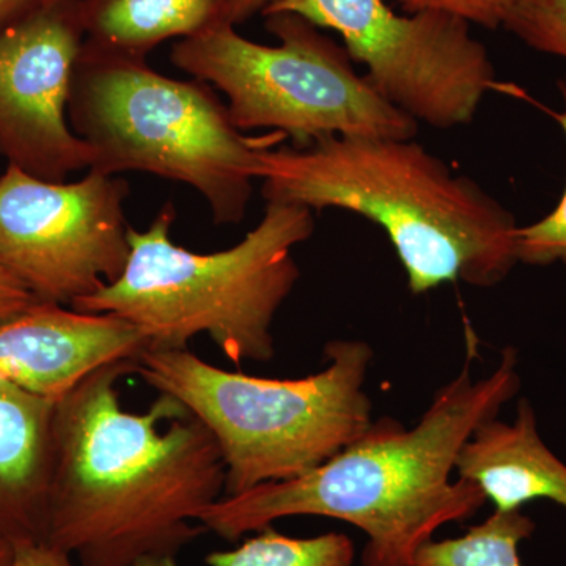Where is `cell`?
Wrapping results in <instances>:
<instances>
[{"label": "cell", "instance_id": "6da1fadb", "mask_svg": "<svg viewBox=\"0 0 566 566\" xmlns=\"http://www.w3.org/2000/svg\"><path fill=\"white\" fill-rule=\"evenodd\" d=\"M133 374L136 360L103 365L55 406L44 543L81 566L177 556L226 493L221 450L180 401L159 394L145 412L122 408L118 381Z\"/></svg>", "mask_w": 566, "mask_h": 566}, {"label": "cell", "instance_id": "7a4b0ae2", "mask_svg": "<svg viewBox=\"0 0 566 566\" xmlns=\"http://www.w3.org/2000/svg\"><path fill=\"white\" fill-rule=\"evenodd\" d=\"M469 342L463 370L436 392L412 428L392 417L371 422L326 463L294 479L222 495L197 517L205 531L237 542L290 516L345 521L367 534L364 566H411L446 524L463 523L486 502L471 480L452 479L458 455L480 424L497 417L521 386L517 354L474 379Z\"/></svg>", "mask_w": 566, "mask_h": 566}, {"label": "cell", "instance_id": "3957f363", "mask_svg": "<svg viewBox=\"0 0 566 566\" xmlns=\"http://www.w3.org/2000/svg\"><path fill=\"white\" fill-rule=\"evenodd\" d=\"M260 180L266 203L337 208L381 227L415 294L450 282L491 289L517 263L515 216L415 139L273 147L262 155Z\"/></svg>", "mask_w": 566, "mask_h": 566}, {"label": "cell", "instance_id": "277c9868", "mask_svg": "<svg viewBox=\"0 0 566 566\" xmlns=\"http://www.w3.org/2000/svg\"><path fill=\"white\" fill-rule=\"evenodd\" d=\"M175 218L167 203L145 232L129 227L132 251L120 277L71 308L132 323L150 349H188L207 334L234 365L273 359L271 327L300 281L293 249L314 234V211L268 202L241 243L212 253L175 244Z\"/></svg>", "mask_w": 566, "mask_h": 566}, {"label": "cell", "instance_id": "5b68a950", "mask_svg": "<svg viewBox=\"0 0 566 566\" xmlns=\"http://www.w3.org/2000/svg\"><path fill=\"white\" fill-rule=\"evenodd\" d=\"M324 357L319 374L270 379L222 370L189 349H147L136 375L210 431L226 464L223 495H233L318 468L374 422L364 390L374 349L331 340Z\"/></svg>", "mask_w": 566, "mask_h": 566}, {"label": "cell", "instance_id": "8992f818", "mask_svg": "<svg viewBox=\"0 0 566 566\" xmlns=\"http://www.w3.org/2000/svg\"><path fill=\"white\" fill-rule=\"evenodd\" d=\"M210 85L178 81L145 61L82 46L69 122L93 153L91 169L139 170L202 193L218 226L243 221L262 155L283 134L248 137Z\"/></svg>", "mask_w": 566, "mask_h": 566}, {"label": "cell", "instance_id": "52a82bcc", "mask_svg": "<svg viewBox=\"0 0 566 566\" xmlns=\"http://www.w3.org/2000/svg\"><path fill=\"white\" fill-rule=\"evenodd\" d=\"M279 44L244 39L230 22L175 43L170 61L229 99L240 132L274 129L307 148L326 137L411 140L415 118L386 102L353 69L344 46L294 13H270Z\"/></svg>", "mask_w": 566, "mask_h": 566}, {"label": "cell", "instance_id": "ba28073f", "mask_svg": "<svg viewBox=\"0 0 566 566\" xmlns=\"http://www.w3.org/2000/svg\"><path fill=\"white\" fill-rule=\"evenodd\" d=\"M270 13H294L337 32L352 61L386 102L439 129L474 122L493 91L495 70L471 24L444 13H395L386 0H277Z\"/></svg>", "mask_w": 566, "mask_h": 566}, {"label": "cell", "instance_id": "9c48e42d", "mask_svg": "<svg viewBox=\"0 0 566 566\" xmlns=\"http://www.w3.org/2000/svg\"><path fill=\"white\" fill-rule=\"evenodd\" d=\"M125 178L88 169L80 181L0 175V259L41 303L71 307L117 281L129 259Z\"/></svg>", "mask_w": 566, "mask_h": 566}, {"label": "cell", "instance_id": "30bf717a", "mask_svg": "<svg viewBox=\"0 0 566 566\" xmlns=\"http://www.w3.org/2000/svg\"><path fill=\"white\" fill-rule=\"evenodd\" d=\"M84 41L81 0H44L0 29V155L41 180L62 182L93 166L69 122Z\"/></svg>", "mask_w": 566, "mask_h": 566}, {"label": "cell", "instance_id": "8fae6325", "mask_svg": "<svg viewBox=\"0 0 566 566\" xmlns=\"http://www.w3.org/2000/svg\"><path fill=\"white\" fill-rule=\"evenodd\" d=\"M150 349L118 316L35 303L0 322V378L59 401L103 365L137 360Z\"/></svg>", "mask_w": 566, "mask_h": 566}, {"label": "cell", "instance_id": "7c38bea8", "mask_svg": "<svg viewBox=\"0 0 566 566\" xmlns=\"http://www.w3.org/2000/svg\"><path fill=\"white\" fill-rule=\"evenodd\" d=\"M57 401L0 378V539L44 542Z\"/></svg>", "mask_w": 566, "mask_h": 566}, {"label": "cell", "instance_id": "4fadbf2b", "mask_svg": "<svg viewBox=\"0 0 566 566\" xmlns=\"http://www.w3.org/2000/svg\"><path fill=\"white\" fill-rule=\"evenodd\" d=\"M455 471L483 491L495 512H515L536 499L566 509V464L539 438L527 400L520 401L512 423L495 417L480 424L461 449Z\"/></svg>", "mask_w": 566, "mask_h": 566}, {"label": "cell", "instance_id": "5bb4252c", "mask_svg": "<svg viewBox=\"0 0 566 566\" xmlns=\"http://www.w3.org/2000/svg\"><path fill=\"white\" fill-rule=\"evenodd\" d=\"M229 0H81L85 44L145 61L163 41L191 39L226 21Z\"/></svg>", "mask_w": 566, "mask_h": 566}, {"label": "cell", "instance_id": "9a60e30c", "mask_svg": "<svg viewBox=\"0 0 566 566\" xmlns=\"http://www.w3.org/2000/svg\"><path fill=\"white\" fill-rule=\"evenodd\" d=\"M534 531V521L521 510L494 512L463 536L431 539L417 551L411 566H524L520 545Z\"/></svg>", "mask_w": 566, "mask_h": 566}, {"label": "cell", "instance_id": "2e32d148", "mask_svg": "<svg viewBox=\"0 0 566 566\" xmlns=\"http://www.w3.org/2000/svg\"><path fill=\"white\" fill-rule=\"evenodd\" d=\"M354 546L349 536L324 534L314 538H293L273 526L232 551L208 554V566H353Z\"/></svg>", "mask_w": 566, "mask_h": 566}, {"label": "cell", "instance_id": "e0dca14e", "mask_svg": "<svg viewBox=\"0 0 566 566\" xmlns=\"http://www.w3.org/2000/svg\"><path fill=\"white\" fill-rule=\"evenodd\" d=\"M504 28L532 50L566 61V0H517Z\"/></svg>", "mask_w": 566, "mask_h": 566}, {"label": "cell", "instance_id": "ac0fdd59", "mask_svg": "<svg viewBox=\"0 0 566 566\" xmlns=\"http://www.w3.org/2000/svg\"><path fill=\"white\" fill-rule=\"evenodd\" d=\"M560 92L564 109L556 114V120L566 137V76L560 82ZM516 259L517 263L532 266H566V186L560 202L549 214L531 226L517 227Z\"/></svg>", "mask_w": 566, "mask_h": 566}, {"label": "cell", "instance_id": "d6986e66", "mask_svg": "<svg viewBox=\"0 0 566 566\" xmlns=\"http://www.w3.org/2000/svg\"><path fill=\"white\" fill-rule=\"evenodd\" d=\"M408 14L444 13L485 29L504 28L517 0H395Z\"/></svg>", "mask_w": 566, "mask_h": 566}, {"label": "cell", "instance_id": "ffe728a7", "mask_svg": "<svg viewBox=\"0 0 566 566\" xmlns=\"http://www.w3.org/2000/svg\"><path fill=\"white\" fill-rule=\"evenodd\" d=\"M35 303V294L0 259V322L22 314Z\"/></svg>", "mask_w": 566, "mask_h": 566}, {"label": "cell", "instance_id": "44dd1931", "mask_svg": "<svg viewBox=\"0 0 566 566\" xmlns=\"http://www.w3.org/2000/svg\"><path fill=\"white\" fill-rule=\"evenodd\" d=\"M11 566H76L73 557L44 542H21L13 545Z\"/></svg>", "mask_w": 566, "mask_h": 566}, {"label": "cell", "instance_id": "7402d4cb", "mask_svg": "<svg viewBox=\"0 0 566 566\" xmlns=\"http://www.w3.org/2000/svg\"><path fill=\"white\" fill-rule=\"evenodd\" d=\"M275 2L277 0H229L226 10V22H230L237 28L238 24H243L249 18L263 13Z\"/></svg>", "mask_w": 566, "mask_h": 566}, {"label": "cell", "instance_id": "603a6c76", "mask_svg": "<svg viewBox=\"0 0 566 566\" xmlns=\"http://www.w3.org/2000/svg\"><path fill=\"white\" fill-rule=\"evenodd\" d=\"M44 0H0V29L20 20Z\"/></svg>", "mask_w": 566, "mask_h": 566}, {"label": "cell", "instance_id": "cb8c5ba5", "mask_svg": "<svg viewBox=\"0 0 566 566\" xmlns=\"http://www.w3.org/2000/svg\"><path fill=\"white\" fill-rule=\"evenodd\" d=\"M177 556H145L134 562L132 566H178Z\"/></svg>", "mask_w": 566, "mask_h": 566}, {"label": "cell", "instance_id": "d4e9b609", "mask_svg": "<svg viewBox=\"0 0 566 566\" xmlns=\"http://www.w3.org/2000/svg\"><path fill=\"white\" fill-rule=\"evenodd\" d=\"M13 562V545L6 539H0V566H11Z\"/></svg>", "mask_w": 566, "mask_h": 566}]
</instances>
